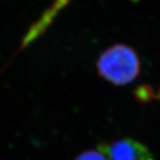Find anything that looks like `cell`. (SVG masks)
<instances>
[{"label":"cell","instance_id":"obj_3","mask_svg":"<svg viewBox=\"0 0 160 160\" xmlns=\"http://www.w3.org/2000/svg\"><path fill=\"white\" fill-rule=\"evenodd\" d=\"M70 1L71 0H54L51 6L43 12L41 17L32 25V27L29 29L28 33L25 35L22 47H26L36 38H38L40 35L43 34L59 14V12L62 11L63 8L68 6Z\"/></svg>","mask_w":160,"mask_h":160},{"label":"cell","instance_id":"obj_4","mask_svg":"<svg viewBox=\"0 0 160 160\" xmlns=\"http://www.w3.org/2000/svg\"><path fill=\"white\" fill-rule=\"evenodd\" d=\"M76 160H108L106 157L99 150H88L80 154Z\"/></svg>","mask_w":160,"mask_h":160},{"label":"cell","instance_id":"obj_1","mask_svg":"<svg viewBox=\"0 0 160 160\" xmlns=\"http://www.w3.org/2000/svg\"><path fill=\"white\" fill-rule=\"evenodd\" d=\"M99 74L114 85H126L134 79L140 70L137 54L132 48L116 45L102 53L97 61Z\"/></svg>","mask_w":160,"mask_h":160},{"label":"cell","instance_id":"obj_2","mask_svg":"<svg viewBox=\"0 0 160 160\" xmlns=\"http://www.w3.org/2000/svg\"><path fill=\"white\" fill-rule=\"evenodd\" d=\"M108 160H150L151 156L142 144L124 139L102 144L99 149Z\"/></svg>","mask_w":160,"mask_h":160},{"label":"cell","instance_id":"obj_5","mask_svg":"<svg viewBox=\"0 0 160 160\" xmlns=\"http://www.w3.org/2000/svg\"><path fill=\"white\" fill-rule=\"evenodd\" d=\"M150 160H153V158H152V159H150Z\"/></svg>","mask_w":160,"mask_h":160}]
</instances>
